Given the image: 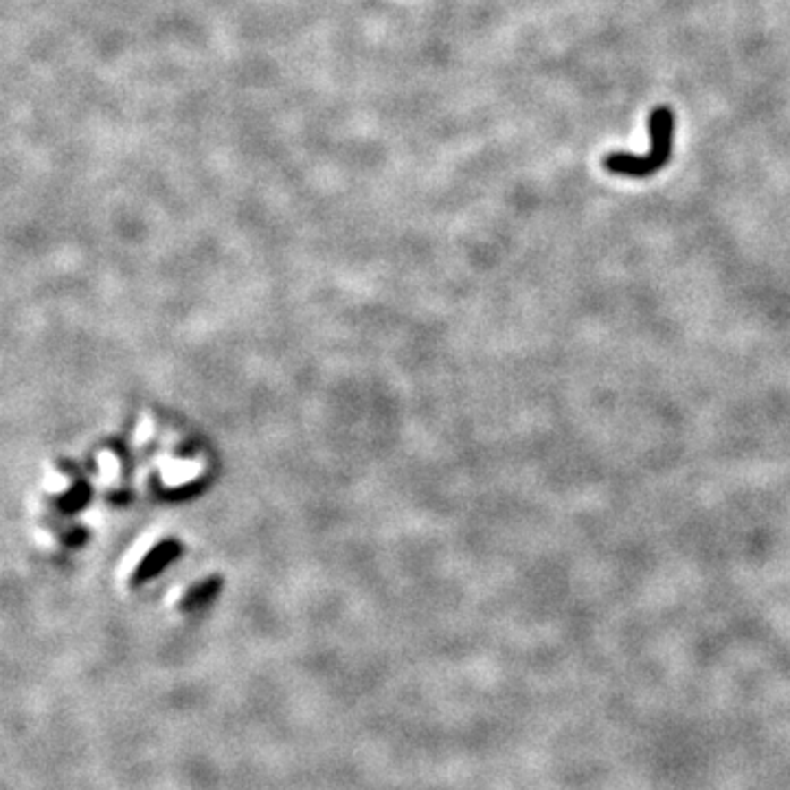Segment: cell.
Wrapping results in <instances>:
<instances>
[{"instance_id": "6da1fadb", "label": "cell", "mask_w": 790, "mask_h": 790, "mask_svg": "<svg viewBox=\"0 0 790 790\" xmlns=\"http://www.w3.org/2000/svg\"><path fill=\"white\" fill-rule=\"evenodd\" d=\"M650 130V152L643 157H634L626 152H613L604 157V167L613 174H622L630 178H646L666 167L672 158L675 145V113L667 106H657L648 119Z\"/></svg>"}, {"instance_id": "7a4b0ae2", "label": "cell", "mask_w": 790, "mask_h": 790, "mask_svg": "<svg viewBox=\"0 0 790 790\" xmlns=\"http://www.w3.org/2000/svg\"><path fill=\"white\" fill-rule=\"evenodd\" d=\"M178 551H181L178 542H163V545H158L157 549L149 551V554L145 556V560L139 565V569L134 571L132 575L134 584L149 580L152 575H157L158 571H163L165 566H167V562L172 560L174 556H178Z\"/></svg>"}, {"instance_id": "3957f363", "label": "cell", "mask_w": 790, "mask_h": 790, "mask_svg": "<svg viewBox=\"0 0 790 790\" xmlns=\"http://www.w3.org/2000/svg\"><path fill=\"white\" fill-rule=\"evenodd\" d=\"M217 590H220V580L209 578L207 582H202V584L193 586V589L189 590V593L185 595V599H183L181 608L183 610L200 608V606H205L207 602H211V599L216 598Z\"/></svg>"}]
</instances>
